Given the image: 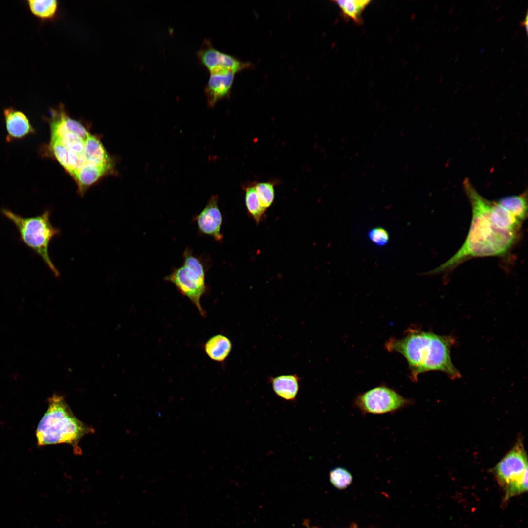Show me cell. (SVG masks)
<instances>
[{"label": "cell", "mask_w": 528, "mask_h": 528, "mask_svg": "<svg viewBox=\"0 0 528 528\" xmlns=\"http://www.w3.org/2000/svg\"><path fill=\"white\" fill-rule=\"evenodd\" d=\"M472 209V219L465 241L449 259L429 272L440 274L452 271L473 258L500 256L514 245L519 233L502 230L489 218L491 201L480 195L468 179L463 182Z\"/></svg>", "instance_id": "1"}, {"label": "cell", "mask_w": 528, "mask_h": 528, "mask_svg": "<svg viewBox=\"0 0 528 528\" xmlns=\"http://www.w3.org/2000/svg\"><path fill=\"white\" fill-rule=\"evenodd\" d=\"M455 342L451 336L415 329L410 330L401 339H390L385 347L388 351L398 352L405 358L411 379L414 382L418 380L420 374L431 371L443 372L450 378L455 379L461 377L450 355Z\"/></svg>", "instance_id": "2"}, {"label": "cell", "mask_w": 528, "mask_h": 528, "mask_svg": "<svg viewBox=\"0 0 528 528\" xmlns=\"http://www.w3.org/2000/svg\"><path fill=\"white\" fill-rule=\"evenodd\" d=\"M48 407L40 421L36 431L39 446L67 443L79 454L78 443L93 429L87 425L73 413L64 397L55 394L48 399Z\"/></svg>", "instance_id": "3"}, {"label": "cell", "mask_w": 528, "mask_h": 528, "mask_svg": "<svg viewBox=\"0 0 528 528\" xmlns=\"http://www.w3.org/2000/svg\"><path fill=\"white\" fill-rule=\"evenodd\" d=\"M1 213L16 227L21 241L38 255L55 277L60 273L51 261L48 253L51 240L59 235L60 231L50 221V212L45 211L38 216L25 217L3 208Z\"/></svg>", "instance_id": "4"}, {"label": "cell", "mask_w": 528, "mask_h": 528, "mask_svg": "<svg viewBox=\"0 0 528 528\" xmlns=\"http://www.w3.org/2000/svg\"><path fill=\"white\" fill-rule=\"evenodd\" d=\"M183 264L175 268L164 279L173 284L179 292L187 297L195 306L199 313L204 316L200 300L207 292L205 275L207 265L202 258L193 253L187 247L183 254Z\"/></svg>", "instance_id": "5"}, {"label": "cell", "mask_w": 528, "mask_h": 528, "mask_svg": "<svg viewBox=\"0 0 528 528\" xmlns=\"http://www.w3.org/2000/svg\"><path fill=\"white\" fill-rule=\"evenodd\" d=\"M528 465L527 454L520 440L492 469L505 491L506 501L527 491Z\"/></svg>", "instance_id": "6"}, {"label": "cell", "mask_w": 528, "mask_h": 528, "mask_svg": "<svg viewBox=\"0 0 528 528\" xmlns=\"http://www.w3.org/2000/svg\"><path fill=\"white\" fill-rule=\"evenodd\" d=\"M414 403L412 399L403 396L395 390L379 386L357 395L353 405L362 415L393 414Z\"/></svg>", "instance_id": "7"}, {"label": "cell", "mask_w": 528, "mask_h": 528, "mask_svg": "<svg viewBox=\"0 0 528 528\" xmlns=\"http://www.w3.org/2000/svg\"><path fill=\"white\" fill-rule=\"evenodd\" d=\"M198 56L200 62L210 74L226 71L236 73L246 66L245 64L216 49L208 42L198 51Z\"/></svg>", "instance_id": "8"}, {"label": "cell", "mask_w": 528, "mask_h": 528, "mask_svg": "<svg viewBox=\"0 0 528 528\" xmlns=\"http://www.w3.org/2000/svg\"><path fill=\"white\" fill-rule=\"evenodd\" d=\"M193 219L200 233L210 236L218 242L222 240L223 217L218 206L217 195L212 196L203 210Z\"/></svg>", "instance_id": "9"}, {"label": "cell", "mask_w": 528, "mask_h": 528, "mask_svg": "<svg viewBox=\"0 0 528 528\" xmlns=\"http://www.w3.org/2000/svg\"><path fill=\"white\" fill-rule=\"evenodd\" d=\"M8 142L22 139L34 133L35 129L27 116L12 107L4 110Z\"/></svg>", "instance_id": "10"}, {"label": "cell", "mask_w": 528, "mask_h": 528, "mask_svg": "<svg viewBox=\"0 0 528 528\" xmlns=\"http://www.w3.org/2000/svg\"><path fill=\"white\" fill-rule=\"evenodd\" d=\"M235 73L231 71L210 74L205 88L208 105L213 107L229 94Z\"/></svg>", "instance_id": "11"}, {"label": "cell", "mask_w": 528, "mask_h": 528, "mask_svg": "<svg viewBox=\"0 0 528 528\" xmlns=\"http://www.w3.org/2000/svg\"><path fill=\"white\" fill-rule=\"evenodd\" d=\"M86 165L100 167L110 170L112 164L105 148L98 138L90 134L85 142L84 152Z\"/></svg>", "instance_id": "12"}, {"label": "cell", "mask_w": 528, "mask_h": 528, "mask_svg": "<svg viewBox=\"0 0 528 528\" xmlns=\"http://www.w3.org/2000/svg\"><path fill=\"white\" fill-rule=\"evenodd\" d=\"M301 378L296 374L270 377L269 382L275 394L286 401L296 399L300 388Z\"/></svg>", "instance_id": "13"}, {"label": "cell", "mask_w": 528, "mask_h": 528, "mask_svg": "<svg viewBox=\"0 0 528 528\" xmlns=\"http://www.w3.org/2000/svg\"><path fill=\"white\" fill-rule=\"evenodd\" d=\"M489 215L493 223L499 229L519 232L523 222L496 201H491Z\"/></svg>", "instance_id": "14"}, {"label": "cell", "mask_w": 528, "mask_h": 528, "mask_svg": "<svg viewBox=\"0 0 528 528\" xmlns=\"http://www.w3.org/2000/svg\"><path fill=\"white\" fill-rule=\"evenodd\" d=\"M232 346L230 340L226 336L220 334L212 336L207 340L204 345V350L211 359L222 362L229 355Z\"/></svg>", "instance_id": "15"}, {"label": "cell", "mask_w": 528, "mask_h": 528, "mask_svg": "<svg viewBox=\"0 0 528 528\" xmlns=\"http://www.w3.org/2000/svg\"><path fill=\"white\" fill-rule=\"evenodd\" d=\"M111 170L86 165L73 176L78 185V193L83 196L87 190Z\"/></svg>", "instance_id": "16"}, {"label": "cell", "mask_w": 528, "mask_h": 528, "mask_svg": "<svg viewBox=\"0 0 528 528\" xmlns=\"http://www.w3.org/2000/svg\"><path fill=\"white\" fill-rule=\"evenodd\" d=\"M497 202L523 222L528 215V197L527 190L518 195L501 198Z\"/></svg>", "instance_id": "17"}, {"label": "cell", "mask_w": 528, "mask_h": 528, "mask_svg": "<svg viewBox=\"0 0 528 528\" xmlns=\"http://www.w3.org/2000/svg\"><path fill=\"white\" fill-rule=\"evenodd\" d=\"M334 1L345 18L352 20L358 24L362 23L361 15L371 2V0H339Z\"/></svg>", "instance_id": "18"}, {"label": "cell", "mask_w": 528, "mask_h": 528, "mask_svg": "<svg viewBox=\"0 0 528 528\" xmlns=\"http://www.w3.org/2000/svg\"><path fill=\"white\" fill-rule=\"evenodd\" d=\"M245 192V203L247 210L257 224L262 220L266 211L261 206L256 193L254 182L242 186Z\"/></svg>", "instance_id": "19"}, {"label": "cell", "mask_w": 528, "mask_h": 528, "mask_svg": "<svg viewBox=\"0 0 528 528\" xmlns=\"http://www.w3.org/2000/svg\"><path fill=\"white\" fill-rule=\"evenodd\" d=\"M277 183L274 181L254 182L260 204L265 211L271 206L274 200L275 186Z\"/></svg>", "instance_id": "20"}, {"label": "cell", "mask_w": 528, "mask_h": 528, "mask_svg": "<svg viewBox=\"0 0 528 528\" xmlns=\"http://www.w3.org/2000/svg\"><path fill=\"white\" fill-rule=\"evenodd\" d=\"M28 3L32 12L44 19L53 17L58 7V2L55 0H30Z\"/></svg>", "instance_id": "21"}, {"label": "cell", "mask_w": 528, "mask_h": 528, "mask_svg": "<svg viewBox=\"0 0 528 528\" xmlns=\"http://www.w3.org/2000/svg\"><path fill=\"white\" fill-rule=\"evenodd\" d=\"M50 140L59 142L65 146L70 152L75 154H84L85 141L77 134L69 131L59 137L50 138Z\"/></svg>", "instance_id": "22"}, {"label": "cell", "mask_w": 528, "mask_h": 528, "mask_svg": "<svg viewBox=\"0 0 528 528\" xmlns=\"http://www.w3.org/2000/svg\"><path fill=\"white\" fill-rule=\"evenodd\" d=\"M329 478L332 485L339 489L347 488L352 481V474L342 467L332 469L329 473Z\"/></svg>", "instance_id": "23"}, {"label": "cell", "mask_w": 528, "mask_h": 528, "mask_svg": "<svg viewBox=\"0 0 528 528\" xmlns=\"http://www.w3.org/2000/svg\"><path fill=\"white\" fill-rule=\"evenodd\" d=\"M49 149L55 158L68 172L70 169V151L63 145L55 140L50 141Z\"/></svg>", "instance_id": "24"}, {"label": "cell", "mask_w": 528, "mask_h": 528, "mask_svg": "<svg viewBox=\"0 0 528 528\" xmlns=\"http://www.w3.org/2000/svg\"><path fill=\"white\" fill-rule=\"evenodd\" d=\"M64 119L68 131L75 133L85 141L90 134L86 128L80 122L71 118L65 112Z\"/></svg>", "instance_id": "25"}, {"label": "cell", "mask_w": 528, "mask_h": 528, "mask_svg": "<svg viewBox=\"0 0 528 528\" xmlns=\"http://www.w3.org/2000/svg\"><path fill=\"white\" fill-rule=\"evenodd\" d=\"M368 236L372 242L379 246H385L389 240L387 231L381 227H374L369 230Z\"/></svg>", "instance_id": "26"}, {"label": "cell", "mask_w": 528, "mask_h": 528, "mask_svg": "<svg viewBox=\"0 0 528 528\" xmlns=\"http://www.w3.org/2000/svg\"><path fill=\"white\" fill-rule=\"evenodd\" d=\"M527 22H528V20H527V15L525 20H524V21H522V22H521L520 25L521 26H527Z\"/></svg>", "instance_id": "27"}]
</instances>
